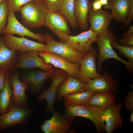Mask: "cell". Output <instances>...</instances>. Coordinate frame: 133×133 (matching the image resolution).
<instances>
[{
  "mask_svg": "<svg viewBox=\"0 0 133 133\" xmlns=\"http://www.w3.org/2000/svg\"><path fill=\"white\" fill-rule=\"evenodd\" d=\"M64 103L65 110L64 114L71 122L76 117H83L89 119L94 123L98 133H102L105 131L103 111L99 108L87 104L75 105L66 100L64 101Z\"/></svg>",
  "mask_w": 133,
  "mask_h": 133,
  "instance_id": "cell-1",
  "label": "cell"
},
{
  "mask_svg": "<svg viewBox=\"0 0 133 133\" xmlns=\"http://www.w3.org/2000/svg\"><path fill=\"white\" fill-rule=\"evenodd\" d=\"M48 10L44 2L33 0L27 2L20 11L24 26L30 29H37L44 26Z\"/></svg>",
  "mask_w": 133,
  "mask_h": 133,
  "instance_id": "cell-2",
  "label": "cell"
},
{
  "mask_svg": "<svg viewBox=\"0 0 133 133\" xmlns=\"http://www.w3.org/2000/svg\"><path fill=\"white\" fill-rule=\"evenodd\" d=\"M113 41L116 42V38L112 32L108 29L106 33L98 37L97 42L99 52L96 55L98 59V72H101L103 61L109 58H113L119 61L124 64L127 69L132 70L133 65L120 58L113 50L111 45Z\"/></svg>",
  "mask_w": 133,
  "mask_h": 133,
  "instance_id": "cell-3",
  "label": "cell"
},
{
  "mask_svg": "<svg viewBox=\"0 0 133 133\" xmlns=\"http://www.w3.org/2000/svg\"><path fill=\"white\" fill-rule=\"evenodd\" d=\"M44 35V41L46 43L44 52L57 54L72 63H79V61L86 54L76 51L66 43L56 41L54 40L53 36L50 34L45 33Z\"/></svg>",
  "mask_w": 133,
  "mask_h": 133,
  "instance_id": "cell-4",
  "label": "cell"
},
{
  "mask_svg": "<svg viewBox=\"0 0 133 133\" xmlns=\"http://www.w3.org/2000/svg\"><path fill=\"white\" fill-rule=\"evenodd\" d=\"M35 108H22L12 103L7 112L0 115V130L27 122Z\"/></svg>",
  "mask_w": 133,
  "mask_h": 133,
  "instance_id": "cell-5",
  "label": "cell"
},
{
  "mask_svg": "<svg viewBox=\"0 0 133 133\" xmlns=\"http://www.w3.org/2000/svg\"><path fill=\"white\" fill-rule=\"evenodd\" d=\"M104 8L110 9L113 18L128 25L133 18V0H109Z\"/></svg>",
  "mask_w": 133,
  "mask_h": 133,
  "instance_id": "cell-6",
  "label": "cell"
},
{
  "mask_svg": "<svg viewBox=\"0 0 133 133\" xmlns=\"http://www.w3.org/2000/svg\"><path fill=\"white\" fill-rule=\"evenodd\" d=\"M44 26L48 27L63 43H66L71 33L68 21L57 11L48 10L45 17Z\"/></svg>",
  "mask_w": 133,
  "mask_h": 133,
  "instance_id": "cell-7",
  "label": "cell"
},
{
  "mask_svg": "<svg viewBox=\"0 0 133 133\" xmlns=\"http://www.w3.org/2000/svg\"><path fill=\"white\" fill-rule=\"evenodd\" d=\"M67 76V73L65 71L60 68L56 69L54 74L51 77V82L49 87L37 96V101L45 99L47 101L46 113L52 112L55 110L54 104L59 86L62 82L66 80Z\"/></svg>",
  "mask_w": 133,
  "mask_h": 133,
  "instance_id": "cell-8",
  "label": "cell"
},
{
  "mask_svg": "<svg viewBox=\"0 0 133 133\" xmlns=\"http://www.w3.org/2000/svg\"><path fill=\"white\" fill-rule=\"evenodd\" d=\"M53 69L43 71L29 70L21 71L20 75L22 81L25 83L34 95L38 94L46 80L54 74Z\"/></svg>",
  "mask_w": 133,
  "mask_h": 133,
  "instance_id": "cell-9",
  "label": "cell"
},
{
  "mask_svg": "<svg viewBox=\"0 0 133 133\" xmlns=\"http://www.w3.org/2000/svg\"><path fill=\"white\" fill-rule=\"evenodd\" d=\"M3 36L7 46L12 50L25 52L32 50L44 52L46 44L29 40L24 36L17 37L7 33Z\"/></svg>",
  "mask_w": 133,
  "mask_h": 133,
  "instance_id": "cell-10",
  "label": "cell"
},
{
  "mask_svg": "<svg viewBox=\"0 0 133 133\" xmlns=\"http://www.w3.org/2000/svg\"><path fill=\"white\" fill-rule=\"evenodd\" d=\"M21 71L14 69L9 73L10 85L12 88L11 102L18 107H26L28 105V97L25 90L28 88L24 83L21 82L19 77Z\"/></svg>",
  "mask_w": 133,
  "mask_h": 133,
  "instance_id": "cell-11",
  "label": "cell"
},
{
  "mask_svg": "<svg viewBox=\"0 0 133 133\" xmlns=\"http://www.w3.org/2000/svg\"><path fill=\"white\" fill-rule=\"evenodd\" d=\"M96 50L92 48L79 62L80 67L78 78L84 83H87L90 79L101 76L96 69Z\"/></svg>",
  "mask_w": 133,
  "mask_h": 133,
  "instance_id": "cell-12",
  "label": "cell"
},
{
  "mask_svg": "<svg viewBox=\"0 0 133 133\" xmlns=\"http://www.w3.org/2000/svg\"><path fill=\"white\" fill-rule=\"evenodd\" d=\"M118 84L112 76L106 71L100 77L90 79L85 83L86 91L94 92H118Z\"/></svg>",
  "mask_w": 133,
  "mask_h": 133,
  "instance_id": "cell-13",
  "label": "cell"
},
{
  "mask_svg": "<svg viewBox=\"0 0 133 133\" xmlns=\"http://www.w3.org/2000/svg\"><path fill=\"white\" fill-rule=\"evenodd\" d=\"M98 38L90 28L76 36L68 35L66 43L76 51L86 54L92 49V44L97 42Z\"/></svg>",
  "mask_w": 133,
  "mask_h": 133,
  "instance_id": "cell-14",
  "label": "cell"
},
{
  "mask_svg": "<svg viewBox=\"0 0 133 133\" xmlns=\"http://www.w3.org/2000/svg\"><path fill=\"white\" fill-rule=\"evenodd\" d=\"M113 18L111 13L107 10L95 11L92 7L89 11L87 19L91 24L92 31L99 37L107 32Z\"/></svg>",
  "mask_w": 133,
  "mask_h": 133,
  "instance_id": "cell-15",
  "label": "cell"
},
{
  "mask_svg": "<svg viewBox=\"0 0 133 133\" xmlns=\"http://www.w3.org/2000/svg\"><path fill=\"white\" fill-rule=\"evenodd\" d=\"M37 52L38 55L44 59L46 64H51L54 66V68L61 69L71 76L78 78L80 67L79 63H70L59 55L53 52L38 51Z\"/></svg>",
  "mask_w": 133,
  "mask_h": 133,
  "instance_id": "cell-16",
  "label": "cell"
},
{
  "mask_svg": "<svg viewBox=\"0 0 133 133\" xmlns=\"http://www.w3.org/2000/svg\"><path fill=\"white\" fill-rule=\"evenodd\" d=\"M71 123L64 114L55 110L52 112L51 118L45 120L41 128L45 133H66Z\"/></svg>",
  "mask_w": 133,
  "mask_h": 133,
  "instance_id": "cell-17",
  "label": "cell"
},
{
  "mask_svg": "<svg viewBox=\"0 0 133 133\" xmlns=\"http://www.w3.org/2000/svg\"><path fill=\"white\" fill-rule=\"evenodd\" d=\"M37 51L32 50L27 52H20L19 61L15 69L21 68L31 69L37 67L45 71L53 69L52 66L46 64L44 59L38 56Z\"/></svg>",
  "mask_w": 133,
  "mask_h": 133,
  "instance_id": "cell-18",
  "label": "cell"
},
{
  "mask_svg": "<svg viewBox=\"0 0 133 133\" xmlns=\"http://www.w3.org/2000/svg\"><path fill=\"white\" fill-rule=\"evenodd\" d=\"M8 22L3 33L13 35L15 34L21 36H26L38 40L39 42H44V35L35 34L21 24L16 18L14 12L9 10L7 14Z\"/></svg>",
  "mask_w": 133,
  "mask_h": 133,
  "instance_id": "cell-19",
  "label": "cell"
},
{
  "mask_svg": "<svg viewBox=\"0 0 133 133\" xmlns=\"http://www.w3.org/2000/svg\"><path fill=\"white\" fill-rule=\"evenodd\" d=\"M20 51L8 48L3 36L0 35V71L9 73L15 69L19 59Z\"/></svg>",
  "mask_w": 133,
  "mask_h": 133,
  "instance_id": "cell-20",
  "label": "cell"
},
{
  "mask_svg": "<svg viewBox=\"0 0 133 133\" xmlns=\"http://www.w3.org/2000/svg\"><path fill=\"white\" fill-rule=\"evenodd\" d=\"M122 107L121 103L119 102L116 104H112L103 111L105 131L107 133H113L115 130L122 128L123 120L120 115Z\"/></svg>",
  "mask_w": 133,
  "mask_h": 133,
  "instance_id": "cell-21",
  "label": "cell"
},
{
  "mask_svg": "<svg viewBox=\"0 0 133 133\" xmlns=\"http://www.w3.org/2000/svg\"><path fill=\"white\" fill-rule=\"evenodd\" d=\"M84 84L78 78L72 77L68 74L66 80L62 82L59 86L55 107L60 103L62 98L64 96L86 91L84 88Z\"/></svg>",
  "mask_w": 133,
  "mask_h": 133,
  "instance_id": "cell-22",
  "label": "cell"
},
{
  "mask_svg": "<svg viewBox=\"0 0 133 133\" xmlns=\"http://www.w3.org/2000/svg\"><path fill=\"white\" fill-rule=\"evenodd\" d=\"M92 7L89 0H74V13L78 26L82 30H85L87 28L88 16Z\"/></svg>",
  "mask_w": 133,
  "mask_h": 133,
  "instance_id": "cell-23",
  "label": "cell"
},
{
  "mask_svg": "<svg viewBox=\"0 0 133 133\" xmlns=\"http://www.w3.org/2000/svg\"><path fill=\"white\" fill-rule=\"evenodd\" d=\"M117 100L116 97L114 93L95 92L90 97L87 104L94 106L104 111Z\"/></svg>",
  "mask_w": 133,
  "mask_h": 133,
  "instance_id": "cell-24",
  "label": "cell"
},
{
  "mask_svg": "<svg viewBox=\"0 0 133 133\" xmlns=\"http://www.w3.org/2000/svg\"><path fill=\"white\" fill-rule=\"evenodd\" d=\"M9 73H6L4 87L0 92V114L7 112L12 103L13 90L10 85Z\"/></svg>",
  "mask_w": 133,
  "mask_h": 133,
  "instance_id": "cell-25",
  "label": "cell"
},
{
  "mask_svg": "<svg viewBox=\"0 0 133 133\" xmlns=\"http://www.w3.org/2000/svg\"><path fill=\"white\" fill-rule=\"evenodd\" d=\"M74 0H63L61 6L57 12L65 17L71 28L75 29L78 27L77 20L74 13Z\"/></svg>",
  "mask_w": 133,
  "mask_h": 133,
  "instance_id": "cell-26",
  "label": "cell"
},
{
  "mask_svg": "<svg viewBox=\"0 0 133 133\" xmlns=\"http://www.w3.org/2000/svg\"><path fill=\"white\" fill-rule=\"evenodd\" d=\"M95 92L86 91L73 94H68L63 97L65 100L76 105L87 104L88 100Z\"/></svg>",
  "mask_w": 133,
  "mask_h": 133,
  "instance_id": "cell-27",
  "label": "cell"
},
{
  "mask_svg": "<svg viewBox=\"0 0 133 133\" xmlns=\"http://www.w3.org/2000/svg\"><path fill=\"white\" fill-rule=\"evenodd\" d=\"M9 10L7 0H3L0 4V35L3 33L6 27Z\"/></svg>",
  "mask_w": 133,
  "mask_h": 133,
  "instance_id": "cell-28",
  "label": "cell"
},
{
  "mask_svg": "<svg viewBox=\"0 0 133 133\" xmlns=\"http://www.w3.org/2000/svg\"><path fill=\"white\" fill-rule=\"evenodd\" d=\"M111 45L112 47L117 49L120 53L127 58L129 63L133 65V46L121 45L113 41L112 42Z\"/></svg>",
  "mask_w": 133,
  "mask_h": 133,
  "instance_id": "cell-29",
  "label": "cell"
},
{
  "mask_svg": "<svg viewBox=\"0 0 133 133\" xmlns=\"http://www.w3.org/2000/svg\"><path fill=\"white\" fill-rule=\"evenodd\" d=\"M33 0H7L9 10L14 12L20 11L24 5Z\"/></svg>",
  "mask_w": 133,
  "mask_h": 133,
  "instance_id": "cell-30",
  "label": "cell"
},
{
  "mask_svg": "<svg viewBox=\"0 0 133 133\" xmlns=\"http://www.w3.org/2000/svg\"><path fill=\"white\" fill-rule=\"evenodd\" d=\"M63 0H45V4L48 10L57 11L60 8Z\"/></svg>",
  "mask_w": 133,
  "mask_h": 133,
  "instance_id": "cell-31",
  "label": "cell"
},
{
  "mask_svg": "<svg viewBox=\"0 0 133 133\" xmlns=\"http://www.w3.org/2000/svg\"><path fill=\"white\" fill-rule=\"evenodd\" d=\"M124 105L126 110L131 111L133 109V91L129 92L125 98Z\"/></svg>",
  "mask_w": 133,
  "mask_h": 133,
  "instance_id": "cell-32",
  "label": "cell"
},
{
  "mask_svg": "<svg viewBox=\"0 0 133 133\" xmlns=\"http://www.w3.org/2000/svg\"><path fill=\"white\" fill-rule=\"evenodd\" d=\"M123 37V38L120 40V42L123 45L126 46L133 45V34Z\"/></svg>",
  "mask_w": 133,
  "mask_h": 133,
  "instance_id": "cell-33",
  "label": "cell"
},
{
  "mask_svg": "<svg viewBox=\"0 0 133 133\" xmlns=\"http://www.w3.org/2000/svg\"><path fill=\"white\" fill-rule=\"evenodd\" d=\"M92 8L94 10L97 11L101 9L102 4L100 0H94L92 1Z\"/></svg>",
  "mask_w": 133,
  "mask_h": 133,
  "instance_id": "cell-34",
  "label": "cell"
},
{
  "mask_svg": "<svg viewBox=\"0 0 133 133\" xmlns=\"http://www.w3.org/2000/svg\"><path fill=\"white\" fill-rule=\"evenodd\" d=\"M6 73L4 71H0V92L2 90L4 85L5 76Z\"/></svg>",
  "mask_w": 133,
  "mask_h": 133,
  "instance_id": "cell-35",
  "label": "cell"
},
{
  "mask_svg": "<svg viewBox=\"0 0 133 133\" xmlns=\"http://www.w3.org/2000/svg\"><path fill=\"white\" fill-rule=\"evenodd\" d=\"M131 112L130 115V121L133 123V109L131 111Z\"/></svg>",
  "mask_w": 133,
  "mask_h": 133,
  "instance_id": "cell-36",
  "label": "cell"
},
{
  "mask_svg": "<svg viewBox=\"0 0 133 133\" xmlns=\"http://www.w3.org/2000/svg\"><path fill=\"white\" fill-rule=\"evenodd\" d=\"M102 5L104 6L107 4L108 3V0H100Z\"/></svg>",
  "mask_w": 133,
  "mask_h": 133,
  "instance_id": "cell-37",
  "label": "cell"
},
{
  "mask_svg": "<svg viewBox=\"0 0 133 133\" xmlns=\"http://www.w3.org/2000/svg\"><path fill=\"white\" fill-rule=\"evenodd\" d=\"M35 0V1H38V2H44V1L45 0Z\"/></svg>",
  "mask_w": 133,
  "mask_h": 133,
  "instance_id": "cell-38",
  "label": "cell"
},
{
  "mask_svg": "<svg viewBox=\"0 0 133 133\" xmlns=\"http://www.w3.org/2000/svg\"><path fill=\"white\" fill-rule=\"evenodd\" d=\"M3 0H0V3Z\"/></svg>",
  "mask_w": 133,
  "mask_h": 133,
  "instance_id": "cell-39",
  "label": "cell"
}]
</instances>
